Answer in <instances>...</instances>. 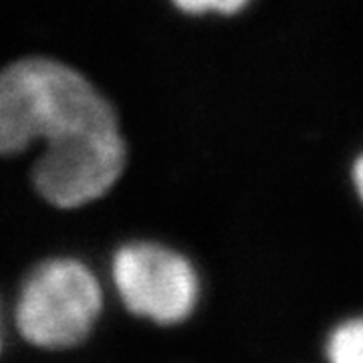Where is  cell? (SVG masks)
<instances>
[{
  "mask_svg": "<svg viewBox=\"0 0 363 363\" xmlns=\"http://www.w3.org/2000/svg\"><path fill=\"white\" fill-rule=\"evenodd\" d=\"M180 11L188 14L220 13L234 14L242 11L250 0H172Z\"/></svg>",
  "mask_w": 363,
  "mask_h": 363,
  "instance_id": "5",
  "label": "cell"
},
{
  "mask_svg": "<svg viewBox=\"0 0 363 363\" xmlns=\"http://www.w3.org/2000/svg\"><path fill=\"white\" fill-rule=\"evenodd\" d=\"M95 274L75 259H51L30 272L14 303L13 323L30 347L63 351L81 345L101 313Z\"/></svg>",
  "mask_w": 363,
  "mask_h": 363,
  "instance_id": "2",
  "label": "cell"
},
{
  "mask_svg": "<svg viewBox=\"0 0 363 363\" xmlns=\"http://www.w3.org/2000/svg\"><path fill=\"white\" fill-rule=\"evenodd\" d=\"M37 140L45 150L30 178L51 206L89 204L125 168L111 104L77 69L49 57H26L0 71V156L21 154Z\"/></svg>",
  "mask_w": 363,
  "mask_h": 363,
  "instance_id": "1",
  "label": "cell"
},
{
  "mask_svg": "<svg viewBox=\"0 0 363 363\" xmlns=\"http://www.w3.org/2000/svg\"><path fill=\"white\" fill-rule=\"evenodd\" d=\"M329 363H363V317L335 327L327 341Z\"/></svg>",
  "mask_w": 363,
  "mask_h": 363,
  "instance_id": "4",
  "label": "cell"
},
{
  "mask_svg": "<svg viewBox=\"0 0 363 363\" xmlns=\"http://www.w3.org/2000/svg\"><path fill=\"white\" fill-rule=\"evenodd\" d=\"M353 184H355V190L363 202V154L357 157V162L353 166Z\"/></svg>",
  "mask_w": 363,
  "mask_h": 363,
  "instance_id": "6",
  "label": "cell"
},
{
  "mask_svg": "<svg viewBox=\"0 0 363 363\" xmlns=\"http://www.w3.org/2000/svg\"><path fill=\"white\" fill-rule=\"evenodd\" d=\"M0 341H2V337H0Z\"/></svg>",
  "mask_w": 363,
  "mask_h": 363,
  "instance_id": "7",
  "label": "cell"
},
{
  "mask_svg": "<svg viewBox=\"0 0 363 363\" xmlns=\"http://www.w3.org/2000/svg\"><path fill=\"white\" fill-rule=\"evenodd\" d=\"M113 283L133 315L162 325L184 321L198 303V277L190 260L156 242H133L113 257Z\"/></svg>",
  "mask_w": 363,
  "mask_h": 363,
  "instance_id": "3",
  "label": "cell"
}]
</instances>
